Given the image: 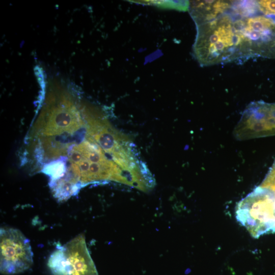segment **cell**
<instances>
[{
  "label": "cell",
  "mask_w": 275,
  "mask_h": 275,
  "mask_svg": "<svg viewBox=\"0 0 275 275\" xmlns=\"http://www.w3.org/2000/svg\"><path fill=\"white\" fill-rule=\"evenodd\" d=\"M193 47L203 66L275 59V0L200 1L190 5Z\"/></svg>",
  "instance_id": "obj_1"
},
{
  "label": "cell",
  "mask_w": 275,
  "mask_h": 275,
  "mask_svg": "<svg viewBox=\"0 0 275 275\" xmlns=\"http://www.w3.org/2000/svg\"><path fill=\"white\" fill-rule=\"evenodd\" d=\"M235 212L237 221L253 237L275 232V207L260 185L239 202Z\"/></svg>",
  "instance_id": "obj_2"
},
{
  "label": "cell",
  "mask_w": 275,
  "mask_h": 275,
  "mask_svg": "<svg viewBox=\"0 0 275 275\" xmlns=\"http://www.w3.org/2000/svg\"><path fill=\"white\" fill-rule=\"evenodd\" d=\"M47 266L52 275H98L81 234L57 248Z\"/></svg>",
  "instance_id": "obj_3"
},
{
  "label": "cell",
  "mask_w": 275,
  "mask_h": 275,
  "mask_svg": "<svg viewBox=\"0 0 275 275\" xmlns=\"http://www.w3.org/2000/svg\"><path fill=\"white\" fill-rule=\"evenodd\" d=\"M1 272L18 274L28 270L33 263L29 240L18 229L2 228L0 230Z\"/></svg>",
  "instance_id": "obj_4"
},
{
  "label": "cell",
  "mask_w": 275,
  "mask_h": 275,
  "mask_svg": "<svg viewBox=\"0 0 275 275\" xmlns=\"http://www.w3.org/2000/svg\"><path fill=\"white\" fill-rule=\"evenodd\" d=\"M237 140L275 135V103L262 100L251 102L233 130Z\"/></svg>",
  "instance_id": "obj_5"
}]
</instances>
